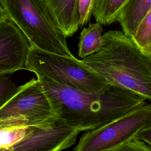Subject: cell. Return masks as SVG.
Returning a JSON list of instances; mask_svg holds the SVG:
<instances>
[{
	"label": "cell",
	"mask_w": 151,
	"mask_h": 151,
	"mask_svg": "<svg viewBox=\"0 0 151 151\" xmlns=\"http://www.w3.org/2000/svg\"><path fill=\"white\" fill-rule=\"evenodd\" d=\"M58 118L80 132L100 127L145 104V99L111 85L100 93H84L37 76Z\"/></svg>",
	"instance_id": "cell-1"
},
{
	"label": "cell",
	"mask_w": 151,
	"mask_h": 151,
	"mask_svg": "<svg viewBox=\"0 0 151 151\" xmlns=\"http://www.w3.org/2000/svg\"><path fill=\"white\" fill-rule=\"evenodd\" d=\"M104 45L82 61L110 85L129 90L151 100V61L123 31L103 34Z\"/></svg>",
	"instance_id": "cell-2"
},
{
	"label": "cell",
	"mask_w": 151,
	"mask_h": 151,
	"mask_svg": "<svg viewBox=\"0 0 151 151\" xmlns=\"http://www.w3.org/2000/svg\"><path fill=\"white\" fill-rule=\"evenodd\" d=\"M0 11L18 26L31 45L47 52L73 55L67 37L45 0H0Z\"/></svg>",
	"instance_id": "cell-3"
},
{
	"label": "cell",
	"mask_w": 151,
	"mask_h": 151,
	"mask_svg": "<svg viewBox=\"0 0 151 151\" xmlns=\"http://www.w3.org/2000/svg\"><path fill=\"white\" fill-rule=\"evenodd\" d=\"M26 70L64 87L84 93H100L110 84L91 68L73 55L40 50L30 44Z\"/></svg>",
	"instance_id": "cell-4"
},
{
	"label": "cell",
	"mask_w": 151,
	"mask_h": 151,
	"mask_svg": "<svg viewBox=\"0 0 151 151\" xmlns=\"http://www.w3.org/2000/svg\"><path fill=\"white\" fill-rule=\"evenodd\" d=\"M56 117L39 79L18 87L17 93L0 107V128L32 126Z\"/></svg>",
	"instance_id": "cell-5"
},
{
	"label": "cell",
	"mask_w": 151,
	"mask_h": 151,
	"mask_svg": "<svg viewBox=\"0 0 151 151\" xmlns=\"http://www.w3.org/2000/svg\"><path fill=\"white\" fill-rule=\"evenodd\" d=\"M151 120V104H144L80 139L74 151H107L135 139Z\"/></svg>",
	"instance_id": "cell-6"
},
{
	"label": "cell",
	"mask_w": 151,
	"mask_h": 151,
	"mask_svg": "<svg viewBox=\"0 0 151 151\" xmlns=\"http://www.w3.org/2000/svg\"><path fill=\"white\" fill-rule=\"evenodd\" d=\"M80 131L55 117L30 126L27 135L6 151H61L73 146Z\"/></svg>",
	"instance_id": "cell-7"
},
{
	"label": "cell",
	"mask_w": 151,
	"mask_h": 151,
	"mask_svg": "<svg viewBox=\"0 0 151 151\" xmlns=\"http://www.w3.org/2000/svg\"><path fill=\"white\" fill-rule=\"evenodd\" d=\"M30 43L18 26L0 11V76L25 69Z\"/></svg>",
	"instance_id": "cell-8"
},
{
	"label": "cell",
	"mask_w": 151,
	"mask_h": 151,
	"mask_svg": "<svg viewBox=\"0 0 151 151\" xmlns=\"http://www.w3.org/2000/svg\"><path fill=\"white\" fill-rule=\"evenodd\" d=\"M45 1L65 36L76 33L80 26L78 0Z\"/></svg>",
	"instance_id": "cell-9"
},
{
	"label": "cell",
	"mask_w": 151,
	"mask_h": 151,
	"mask_svg": "<svg viewBox=\"0 0 151 151\" xmlns=\"http://www.w3.org/2000/svg\"><path fill=\"white\" fill-rule=\"evenodd\" d=\"M150 9L151 0H128L117 19L122 31L132 38Z\"/></svg>",
	"instance_id": "cell-10"
},
{
	"label": "cell",
	"mask_w": 151,
	"mask_h": 151,
	"mask_svg": "<svg viewBox=\"0 0 151 151\" xmlns=\"http://www.w3.org/2000/svg\"><path fill=\"white\" fill-rule=\"evenodd\" d=\"M101 24L96 22L90 24L84 28L80 34L78 54L84 58L100 50L104 45Z\"/></svg>",
	"instance_id": "cell-11"
},
{
	"label": "cell",
	"mask_w": 151,
	"mask_h": 151,
	"mask_svg": "<svg viewBox=\"0 0 151 151\" xmlns=\"http://www.w3.org/2000/svg\"><path fill=\"white\" fill-rule=\"evenodd\" d=\"M128 0H97L93 11L97 22L108 25L117 21L119 14Z\"/></svg>",
	"instance_id": "cell-12"
},
{
	"label": "cell",
	"mask_w": 151,
	"mask_h": 151,
	"mask_svg": "<svg viewBox=\"0 0 151 151\" xmlns=\"http://www.w3.org/2000/svg\"><path fill=\"white\" fill-rule=\"evenodd\" d=\"M29 130L30 126L0 128V151H6L19 142L27 135Z\"/></svg>",
	"instance_id": "cell-13"
},
{
	"label": "cell",
	"mask_w": 151,
	"mask_h": 151,
	"mask_svg": "<svg viewBox=\"0 0 151 151\" xmlns=\"http://www.w3.org/2000/svg\"><path fill=\"white\" fill-rule=\"evenodd\" d=\"M132 39L145 54L151 47V9L140 22Z\"/></svg>",
	"instance_id": "cell-14"
},
{
	"label": "cell",
	"mask_w": 151,
	"mask_h": 151,
	"mask_svg": "<svg viewBox=\"0 0 151 151\" xmlns=\"http://www.w3.org/2000/svg\"><path fill=\"white\" fill-rule=\"evenodd\" d=\"M18 90L9 77L0 76V107L8 102Z\"/></svg>",
	"instance_id": "cell-15"
},
{
	"label": "cell",
	"mask_w": 151,
	"mask_h": 151,
	"mask_svg": "<svg viewBox=\"0 0 151 151\" xmlns=\"http://www.w3.org/2000/svg\"><path fill=\"white\" fill-rule=\"evenodd\" d=\"M97 0H78L80 26L86 25L93 14Z\"/></svg>",
	"instance_id": "cell-16"
},
{
	"label": "cell",
	"mask_w": 151,
	"mask_h": 151,
	"mask_svg": "<svg viewBox=\"0 0 151 151\" xmlns=\"http://www.w3.org/2000/svg\"><path fill=\"white\" fill-rule=\"evenodd\" d=\"M107 151H151V147L142 140L133 139Z\"/></svg>",
	"instance_id": "cell-17"
},
{
	"label": "cell",
	"mask_w": 151,
	"mask_h": 151,
	"mask_svg": "<svg viewBox=\"0 0 151 151\" xmlns=\"http://www.w3.org/2000/svg\"><path fill=\"white\" fill-rule=\"evenodd\" d=\"M135 139L142 140L151 145V120L139 132Z\"/></svg>",
	"instance_id": "cell-18"
},
{
	"label": "cell",
	"mask_w": 151,
	"mask_h": 151,
	"mask_svg": "<svg viewBox=\"0 0 151 151\" xmlns=\"http://www.w3.org/2000/svg\"><path fill=\"white\" fill-rule=\"evenodd\" d=\"M146 55H147V56L149 57V58L150 59V60L151 61V47L149 48V50L146 52L145 53Z\"/></svg>",
	"instance_id": "cell-19"
}]
</instances>
